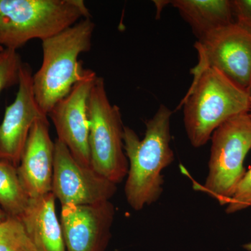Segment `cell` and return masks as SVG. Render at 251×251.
Segmentation results:
<instances>
[{
	"label": "cell",
	"mask_w": 251,
	"mask_h": 251,
	"mask_svg": "<svg viewBox=\"0 0 251 251\" xmlns=\"http://www.w3.org/2000/svg\"><path fill=\"white\" fill-rule=\"evenodd\" d=\"M33 73L23 63L14 101L6 107L0 124V161L18 167L29 132L36 120L47 117L36 102L32 85Z\"/></svg>",
	"instance_id": "obj_11"
},
{
	"label": "cell",
	"mask_w": 251,
	"mask_h": 251,
	"mask_svg": "<svg viewBox=\"0 0 251 251\" xmlns=\"http://www.w3.org/2000/svg\"><path fill=\"white\" fill-rule=\"evenodd\" d=\"M197 65L191 69L193 80L213 69L249 93L251 86V34L233 23L195 44Z\"/></svg>",
	"instance_id": "obj_7"
},
{
	"label": "cell",
	"mask_w": 251,
	"mask_h": 251,
	"mask_svg": "<svg viewBox=\"0 0 251 251\" xmlns=\"http://www.w3.org/2000/svg\"><path fill=\"white\" fill-rule=\"evenodd\" d=\"M249 115H250V117H251V97L250 99V108H249Z\"/></svg>",
	"instance_id": "obj_22"
},
{
	"label": "cell",
	"mask_w": 251,
	"mask_h": 251,
	"mask_svg": "<svg viewBox=\"0 0 251 251\" xmlns=\"http://www.w3.org/2000/svg\"><path fill=\"white\" fill-rule=\"evenodd\" d=\"M23 63L17 50H0V94L6 89L19 85Z\"/></svg>",
	"instance_id": "obj_17"
},
{
	"label": "cell",
	"mask_w": 251,
	"mask_h": 251,
	"mask_svg": "<svg viewBox=\"0 0 251 251\" xmlns=\"http://www.w3.org/2000/svg\"><path fill=\"white\" fill-rule=\"evenodd\" d=\"M172 115L171 109L161 104L155 115L145 122L142 140L132 128L125 126L124 146L128 161L125 196L135 211L156 202L163 193L162 172L175 159L171 146Z\"/></svg>",
	"instance_id": "obj_1"
},
{
	"label": "cell",
	"mask_w": 251,
	"mask_h": 251,
	"mask_svg": "<svg viewBox=\"0 0 251 251\" xmlns=\"http://www.w3.org/2000/svg\"><path fill=\"white\" fill-rule=\"evenodd\" d=\"M4 49H2V48L0 47V50H3Z\"/></svg>",
	"instance_id": "obj_24"
},
{
	"label": "cell",
	"mask_w": 251,
	"mask_h": 251,
	"mask_svg": "<svg viewBox=\"0 0 251 251\" xmlns=\"http://www.w3.org/2000/svg\"><path fill=\"white\" fill-rule=\"evenodd\" d=\"M115 209L110 201L62 206L60 224L67 251H105Z\"/></svg>",
	"instance_id": "obj_10"
},
{
	"label": "cell",
	"mask_w": 251,
	"mask_h": 251,
	"mask_svg": "<svg viewBox=\"0 0 251 251\" xmlns=\"http://www.w3.org/2000/svg\"><path fill=\"white\" fill-rule=\"evenodd\" d=\"M52 193L29 199L20 216L36 251H67Z\"/></svg>",
	"instance_id": "obj_13"
},
{
	"label": "cell",
	"mask_w": 251,
	"mask_h": 251,
	"mask_svg": "<svg viewBox=\"0 0 251 251\" xmlns=\"http://www.w3.org/2000/svg\"><path fill=\"white\" fill-rule=\"evenodd\" d=\"M90 131L91 166L114 184L127 176L128 161L124 146V130L120 109L109 100L105 80L97 75L87 104Z\"/></svg>",
	"instance_id": "obj_5"
},
{
	"label": "cell",
	"mask_w": 251,
	"mask_h": 251,
	"mask_svg": "<svg viewBox=\"0 0 251 251\" xmlns=\"http://www.w3.org/2000/svg\"><path fill=\"white\" fill-rule=\"evenodd\" d=\"M29 201L18 176L17 167L9 162L0 161V206L6 215L20 218Z\"/></svg>",
	"instance_id": "obj_15"
},
{
	"label": "cell",
	"mask_w": 251,
	"mask_h": 251,
	"mask_svg": "<svg viewBox=\"0 0 251 251\" xmlns=\"http://www.w3.org/2000/svg\"><path fill=\"white\" fill-rule=\"evenodd\" d=\"M6 218H7V216L6 215L4 211H3V209H1V206H0V223L6 219Z\"/></svg>",
	"instance_id": "obj_20"
},
{
	"label": "cell",
	"mask_w": 251,
	"mask_h": 251,
	"mask_svg": "<svg viewBox=\"0 0 251 251\" xmlns=\"http://www.w3.org/2000/svg\"><path fill=\"white\" fill-rule=\"evenodd\" d=\"M251 97L221 73L204 71L188 89L178 109L183 108L185 130L194 148L204 146L216 128L250 108Z\"/></svg>",
	"instance_id": "obj_3"
},
{
	"label": "cell",
	"mask_w": 251,
	"mask_h": 251,
	"mask_svg": "<svg viewBox=\"0 0 251 251\" xmlns=\"http://www.w3.org/2000/svg\"><path fill=\"white\" fill-rule=\"evenodd\" d=\"M116 191L117 184L92 168L82 166L64 143L55 140L52 193L62 206L108 201Z\"/></svg>",
	"instance_id": "obj_8"
},
{
	"label": "cell",
	"mask_w": 251,
	"mask_h": 251,
	"mask_svg": "<svg viewBox=\"0 0 251 251\" xmlns=\"http://www.w3.org/2000/svg\"><path fill=\"white\" fill-rule=\"evenodd\" d=\"M243 247H244V249H246V250L251 251V243H249V244H244V245L243 246Z\"/></svg>",
	"instance_id": "obj_21"
},
{
	"label": "cell",
	"mask_w": 251,
	"mask_h": 251,
	"mask_svg": "<svg viewBox=\"0 0 251 251\" xmlns=\"http://www.w3.org/2000/svg\"><path fill=\"white\" fill-rule=\"evenodd\" d=\"M234 22L251 34V0H232Z\"/></svg>",
	"instance_id": "obj_19"
},
{
	"label": "cell",
	"mask_w": 251,
	"mask_h": 251,
	"mask_svg": "<svg viewBox=\"0 0 251 251\" xmlns=\"http://www.w3.org/2000/svg\"><path fill=\"white\" fill-rule=\"evenodd\" d=\"M91 17L82 0H0V47L17 50Z\"/></svg>",
	"instance_id": "obj_4"
},
{
	"label": "cell",
	"mask_w": 251,
	"mask_h": 251,
	"mask_svg": "<svg viewBox=\"0 0 251 251\" xmlns=\"http://www.w3.org/2000/svg\"><path fill=\"white\" fill-rule=\"evenodd\" d=\"M49 126L48 117L34 122L17 167L29 199L52 192L54 142L51 139Z\"/></svg>",
	"instance_id": "obj_12"
},
{
	"label": "cell",
	"mask_w": 251,
	"mask_h": 251,
	"mask_svg": "<svg viewBox=\"0 0 251 251\" xmlns=\"http://www.w3.org/2000/svg\"><path fill=\"white\" fill-rule=\"evenodd\" d=\"M249 206H251V166L239 181L226 211L227 214H234Z\"/></svg>",
	"instance_id": "obj_18"
},
{
	"label": "cell",
	"mask_w": 251,
	"mask_h": 251,
	"mask_svg": "<svg viewBox=\"0 0 251 251\" xmlns=\"http://www.w3.org/2000/svg\"><path fill=\"white\" fill-rule=\"evenodd\" d=\"M249 95H250V97H251V86L250 89H249Z\"/></svg>",
	"instance_id": "obj_23"
},
{
	"label": "cell",
	"mask_w": 251,
	"mask_h": 251,
	"mask_svg": "<svg viewBox=\"0 0 251 251\" xmlns=\"http://www.w3.org/2000/svg\"><path fill=\"white\" fill-rule=\"evenodd\" d=\"M209 173L201 188L221 205L230 201L245 175L244 163L251 150V117L240 114L216 128L211 137Z\"/></svg>",
	"instance_id": "obj_6"
},
{
	"label": "cell",
	"mask_w": 251,
	"mask_h": 251,
	"mask_svg": "<svg viewBox=\"0 0 251 251\" xmlns=\"http://www.w3.org/2000/svg\"><path fill=\"white\" fill-rule=\"evenodd\" d=\"M94 29L91 18H84L42 41V63L33 74L32 85L36 102L46 115L83 75L78 59L90 50Z\"/></svg>",
	"instance_id": "obj_2"
},
{
	"label": "cell",
	"mask_w": 251,
	"mask_h": 251,
	"mask_svg": "<svg viewBox=\"0 0 251 251\" xmlns=\"http://www.w3.org/2000/svg\"><path fill=\"white\" fill-rule=\"evenodd\" d=\"M198 40L234 22L232 0H173Z\"/></svg>",
	"instance_id": "obj_14"
},
{
	"label": "cell",
	"mask_w": 251,
	"mask_h": 251,
	"mask_svg": "<svg viewBox=\"0 0 251 251\" xmlns=\"http://www.w3.org/2000/svg\"><path fill=\"white\" fill-rule=\"evenodd\" d=\"M0 251H36L19 218L0 223Z\"/></svg>",
	"instance_id": "obj_16"
},
{
	"label": "cell",
	"mask_w": 251,
	"mask_h": 251,
	"mask_svg": "<svg viewBox=\"0 0 251 251\" xmlns=\"http://www.w3.org/2000/svg\"><path fill=\"white\" fill-rule=\"evenodd\" d=\"M97 77L94 71L85 69L83 75L69 94L59 100L48 114L57 132V140L67 146L80 164L88 168L92 166L87 104Z\"/></svg>",
	"instance_id": "obj_9"
}]
</instances>
